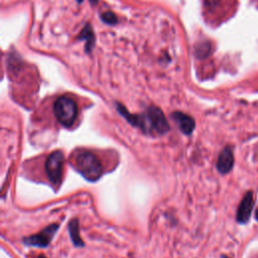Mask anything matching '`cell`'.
I'll return each instance as SVG.
<instances>
[{
  "label": "cell",
  "instance_id": "1",
  "mask_svg": "<svg viewBox=\"0 0 258 258\" xmlns=\"http://www.w3.org/2000/svg\"><path fill=\"white\" fill-rule=\"evenodd\" d=\"M118 111L132 126L139 128L145 134L161 135L169 130V125L164 114L157 107L151 106L146 112L139 115L128 113L121 105H118Z\"/></svg>",
  "mask_w": 258,
  "mask_h": 258
},
{
  "label": "cell",
  "instance_id": "2",
  "mask_svg": "<svg viewBox=\"0 0 258 258\" xmlns=\"http://www.w3.org/2000/svg\"><path fill=\"white\" fill-rule=\"evenodd\" d=\"M74 166L89 181H96L103 172L100 159L88 150H79L75 153Z\"/></svg>",
  "mask_w": 258,
  "mask_h": 258
},
{
  "label": "cell",
  "instance_id": "3",
  "mask_svg": "<svg viewBox=\"0 0 258 258\" xmlns=\"http://www.w3.org/2000/svg\"><path fill=\"white\" fill-rule=\"evenodd\" d=\"M53 113L58 121L64 127H71L78 116V104L70 96H59L53 104Z\"/></svg>",
  "mask_w": 258,
  "mask_h": 258
},
{
  "label": "cell",
  "instance_id": "4",
  "mask_svg": "<svg viewBox=\"0 0 258 258\" xmlns=\"http://www.w3.org/2000/svg\"><path fill=\"white\" fill-rule=\"evenodd\" d=\"M64 156L62 151L55 150L51 152L45 161V171L51 184L54 186L58 185L62 178V167H63Z\"/></svg>",
  "mask_w": 258,
  "mask_h": 258
},
{
  "label": "cell",
  "instance_id": "5",
  "mask_svg": "<svg viewBox=\"0 0 258 258\" xmlns=\"http://www.w3.org/2000/svg\"><path fill=\"white\" fill-rule=\"evenodd\" d=\"M59 225L56 223L50 224L49 226L45 227L43 230H41L39 233L25 237L23 239V243L27 246H33V247H46L52 240L53 236L55 235Z\"/></svg>",
  "mask_w": 258,
  "mask_h": 258
},
{
  "label": "cell",
  "instance_id": "6",
  "mask_svg": "<svg viewBox=\"0 0 258 258\" xmlns=\"http://www.w3.org/2000/svg\"><path fill=\"white\" fill-rule=\"evenodd\" d=\"M253 206H254L253 194H252V191H247L245 194L244 198L242 199V201L238 207V210H237L236 220L238 223L245 224L249 221L252 210H253Z\"/></svg>",
  "mask_w": 258,
  "mask_h": 258
},
{
  "label": "cell",
  "instance_id": "7",
  "mask_svg": "<svg viewBox=\"0 0 258 258\" xmlns=\"http://www.w3.org/2000/svg\"><path fill=\"white\" fill-rule=\"evenodd\" d=\"M234 164V155L231 147H225L219 154L217 160V169L221 174L228 173Z\"/></svg>",
  "mask_w": 258,
  "mask_h": 258
},
{
  "label": "cell",
  "instance_id": "8",
  "mask_svg": "<svg viewBox=\"0 0 258 258\" xmlns=\"http://www.w3.org/2000/svg\"><path fill=\"white\" fill-rule=\"evenodd\" d=\"M173 121L176 123V125L178 126L179 130L185 134V135H189L194 129H195V120L187 114H184L182 112H173L171 115Z\"/></svg>",
  "mask_w": 258,
  "mask_h": 258
},
{
  "label": "cell",
  "instance_id": "9",
  "mask_svg": "<svg viewBox=\"0 0 258 258\" xmlns=\"http://www.w3.org/2000/svg\"><path fill=\"white\" fill-rule=\"evenodd\" d=\"M79 222L78 219H73L70 221L69 223V233L72 239V242L74 243V245L76 247H83L84 246V242L81 238L80 235V230H79Z\"/></svg>",
  "mask_w": 258,
  "mask_h": 258
},
{
  "label": "cell",
  "instance_id": "10",
  "mask_svg": "<svg viewBox=\"0 0 258 258\" xmlns=\"http://www.w3.org/2000/svg\"><path fill=\"white\" fill-rule=\"evenodd\" d=\"M255 219L258 221V208H257L256 211H255Z\"/></svg>",
  "mask_w": 258,
  "mask_h": 258
},
{
  "label": "cell",
  "instance_id": "11",
  "mask_svg": "<svg viewBox=\"0 0 258 258\" xmlns=\"http://www.w3.org/2000/svg\"><path fill=\"white\" fill-rule=\"evenodd\" d=\"M37 258H46V257H45V256H43V255H40V256H38Z\"/></svg>",
  "mask_w": 258,
  "mask_h": 258
},
{
  "label": "cell",
  "instance_id": "12",
  "mask_svg": "<svg viewBox=\"0 0 258 258\" xmlns=\"http://www.w3.org/2000/svg\"><path fill=\"white\" fill-rule=\"evenodd\" d=\"M221 258H229V257H227V256H225V255H223Z\"/></svg>",
  "mask_w": 258,
  "mask_h": 258
}]
</instances>
